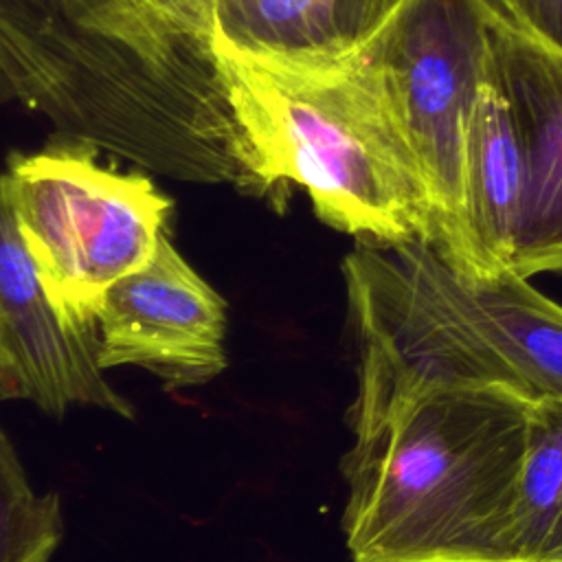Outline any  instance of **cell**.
<instances>
[{"label":"cell","mask_w":562,"mask_h":562,"mask_svg":"<svg viewBox=\"0 0 562 562\" xmlns=\"http://www.w3.org/2000/svg\"><path fill=\"white\" fill-rule=\"evenodd\" d=\"M514 26L562 53V0H490Z\"/></svg>","instance_id":"cell-13"},{"label":"cell","mask_w":562,"mask_h":562,"mask_svg":"<svg viewBox=\"0 0 562 562\" xmlns=\"http://www.w3.org/2000/svg\"><path fill=\"white\" fill-rule=\"evenodd\" d=\"M397 0H215V37L248 53L340 55L358 48Z\"/></svg>","instance_id":"cell-10"},{"label":"cell","mask_w":562,"mask_h":562,"mask_svg":"<svg viewBox=\"0 0 562 562\" xmlns=\"http://www.w3.org/2000/svg\"><path fill=\"white\" fill-rule=\"evenodd\" d=\"M507 562H562V397L529 402Z\"/></svg>","instance_id":"cell-11"},{"label":"cell","mask_w":562,"mask_h":562,"mask_svg":"<svg viewBox=\"0 0 562 562\" xmlns=\"http://www.w3.org/2000/svg\"><path fill=\"white\" fill-rule=\"evenodd\" d=\"M259 195L292 182L321 222L362 241H435V206L382 81L358 48L248 53L213 42Z\"/></svg>","instance_id":"cell-2"},{"label":"cell","mask_w":562,"mask_h":562,"mask_svg":"<svg viewBox=\"0 0 562 562\" xmlns=\"http://www.w3.org/2000/svg\"><path fill=\"white\" fill-rule=\"evenodd\" d=\"M64 533L61 501L37 494L0 428V562H50Z\"/></svg>","instance_id":"cell-12"},{"label":"cell","mask_w":562,"mask_h":562,"mask_svg":"<svg viewBox=\"0 0 562 562\" xmlns=\"http://www.w3.org/2000/svg\"><path fill=\"white\" fill-rule=\"evenodd\" d=\"M94 323L103 371L132 364L184 389L226 369V303L167 235L147 263L105 290Z\"/></svg>","instance_id":"cell-6"},{"label":"cell","mask_w":562,"mask_h":562,"mask_svg":"<svg viewBox=\"0 0 562 562\" xmlns=\"http://www.w3.org/2000/svg\"><path fill=\"white\" fill-rule=\"evenodd\" d=\"M342 277L358 340L351 408L435 384L562 397V305L525 277L468 274L424 239H358Z\"/></svg>","instance_id":"cell-3"},{"label":"cell","mask_w":562,"mask_h":562,"mask_svg":"<svg viewBox=\"0 0 562 562\" xmlns=\"http://www.w3.org/2000/svg\"><path fill=\"white\" fill-rule=\"evenodd\" d=\"M527 411L501 384H435L351 408V560L507 562Z\"/></svg>","instance_id":"cell-1"},{"label":"cell","mask_w":562,"mask_h":562,"mask_svg":"<svg viewBox=\"0 0 562 562\" xmlns=\"http://www.w3.org/2000/svg\"><path fill=\"white\" fill-rule=\"evenodd\" d=\"M492 81L520 130L527 184L512 272H562V53L492 4Z\"/></svg>","instance_id":"cell-8"},{"label":"cell","mask_w":562,"mask_h":562,"mask_svg":"<svg viewBox=\"0 0 562 562\" xmlns=\"http://www.w3.org/2000/svg\"><path fill=\"white\" fill-rule=\"evenodd\" d=\"M0 400H29L61 417L70 406H97L132 417L99 364V331L61 312L7 206L0 184Z\"/></svg>","instance_id":"cell-7"},{"label":"cell","mask_w":562,"mask_h":562,"mask_svg":"<svg viewBox=\"0 0 562 562\" xmlns=\"http://www.w3.org/2000/svg\"><path fill=\"white\" fill-rule=\"evenodd\" d=\"M525 184L520 130L490 75L470 119L463 158L468 274L496 277L512 268Z\"/></svg>","instance_id":"cell-9"},{"label":"cell","mask_w":562,"mask_h":562,"mask_svg":"<svg viewBox=\"0 0 562 562\" xmlns=\"http://www.w3.org/2000/svg\"><path fill=\"white\" fill-rule=\"evenodd\" d=\"M360 50L424 171L435 206L432 246L468 272L463 158L492 75V2L397 0Z\"/></svg>","instance_id":"cell-5"},{"label":"cell","mask_w":562,"mask_h":562,"mask_svg":"<svg viewBox=\"0 0 562 562\" xmlns=\"http://www.w3.org/2000/svg\"><path fill=\"white\" fill-rule=\"evenodd\" d=\"M0 184L53 303L81 323H94L114 281L149 261L171 211L147 176L105 167L97 149L72 143L11 154Z\"/></svg>","instance_id":"cell-4"}]
</instances>
